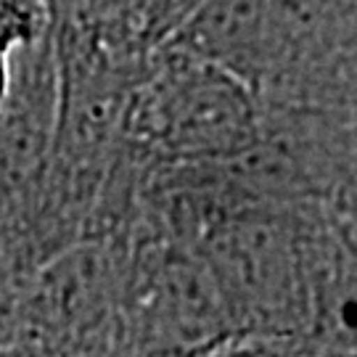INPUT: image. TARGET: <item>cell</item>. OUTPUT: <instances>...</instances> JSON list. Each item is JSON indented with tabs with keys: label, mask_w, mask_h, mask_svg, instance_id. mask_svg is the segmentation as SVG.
<instances>
[{
	"label": "cell",
	"mask_w": 357,
	"mask_h": 357,
	"mask_svg": "<svg viewBox=\"0 0 357 357\" xmlns=\"http://www.w3.org/2000/svg\"><path fill=\"white\" fill-rule=\"evenodd\" d=\"M323 225L326 217L312 204H246L209 225L196 249L215 278L236 339L299 357Z\"/></svg>",
	"instance_id": "cell-1"
},
{
	"label": "cell",
	"mask_w": 357,
	"mask_h": 357,
	"mask_svg": "<svg viewBox=\"0 0 357 357\" xmlns=\"http://www.w3.org/2000/svg\"><path fill=\"white\" fill-rule=\"evenodd\" d=\"M268 0H199L167 35V45L225 69L255 88Z\"/></svg>",
	"instance_id": "cell-6"
},
{
	"label": "cell",
	"mask_w": 357,
	"mask_h": 357,
	"mask_svg": "<svg viewBox=\"0 0 357 357\" xmlns=\"http://www.w3.org/2000/svg\"><path fill=\"white\" fill-rule=\"evenodd\" d=\"M357 349V249L326 220L318 238L307 328L299 357H339Z\"/></svg>",
	"instance_id": "cell-5"
},
{
	"label": "cell",
	"mask_w": 357,
	"mask_h": 357,
	"mask_svg": "<svg viewBox=\"0 0 357 357\" xmlns=\"http://www.w3.org/2000/svg\"><path fill=\"white\" fill-rule=\"evenodd\" d=\"M339 357H357V349L355 352H347V355H339Z\"/></svg>",
	"instance_id": "cell-9"
},
{
	"label": "cell",
	"mask_w": 357,
	"mask_h": 357,
	"mask_svg": "<svg viewBox=\"0 0 357 357\" xmlns=\"http://www.w3.org/2000/svg\"><path fill=\"white\" fill-rule=\"evenodd\" d=\"M255 93L273 109L357 106V0H268Z\"/></svg>",
	"instance_id": "cell-4"
},
{
	"label": "cell",
	"mask_w": 357,
	"mask_h": 357,
	"mask_svg": "<svg viewBox=\"0 0 357 357\" xmlns=\"http://www.w3.org/2000/svg\"><path fill=\"white\" fill-rule=\"evenodd\" d=\"M53 32L48 0H0V53L13 56Z\"/></svg>",
	"instance_id": "cell-7"
},
{
	"label": "cell",
	"mask_w": 357,
	"mask_h": 357,
	"mask_svg": "<svg viewBox=\"0 0 357 357\" xmlns=\"http://www.w3.org/2000/svg\"><path fill=\"white\" fill-rule=\"evenodd\" d=\"M13 305H16V299L6 291V289H3V283H0V328L6 326V320H8V315H11Z\"/></svg>",
	"instance_id": "cell-8"
},
{
	"label": "cell",
	"mask_w": 357,
	"mask_h": 357,
	"mask_svg": "<svg viewBox=\"0 0 357 357\" xmlns=\"http://www.w3.org/2000/svg\"><path fill=\"white\" fill-rule=\"evenodd\" d=\"M262 135L252 85L191 53L159 43L143 56L128 93L122 149L151 167L215 165Z\"/></svg>",
	"instance_id": "cell-2"
},
{
	"label": "cell",
	"mask_w": 357,
	"mask_h": 357,
	"mask_svg": "<svg viewBox=\"0 0 357 357\" xmlns=\"http://www.w3.org/2000/svg\"><path fill=\"white\" fill-rule=\"evenodd\" d=\"M122 283L114 357H199L236 339L225 302L196 246L119 236Z\"/></svg>",
	"instance_id": "cell-3"
}]
</instances>
